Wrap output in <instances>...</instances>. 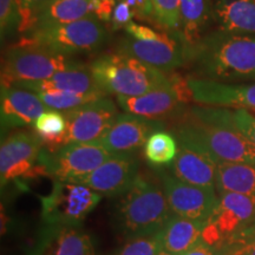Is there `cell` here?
<instances>
[{
	"instance_id": "1",
	"label": "cell",
	"mask_w": 255,
	"mask_h": 255,
	"mask_svg": "<svg viewBox=\"0 0 255 255\" xmlns=\"http://www.w3.org/2000/svg\"><path fill=\"white\" fill-rule=\"evenodd\" d=\"M194 77L232 83L255 81V34L219 30L201 38L189 52Z\"/></svg>"
},
{
	"instance_id": "2",
	"label": "cell",
	"mask_w": 255,
	"mask_h": 255,
	"mask_svg": "<svg viewBox=\"0 0 255 255\" xmlns=\"http://www.w3.org/2000/svg\"><path fill=\"white\" fill-rule=\"evenodd\" d=\"M173 216L164 190L139 175L114 209L115 226L126 240L157 234Z\"/></svg>"
},
{
	"instance_id": "3",
	"label": "cell",
	"mask_w": 255,
	"mask_h": 255,
	"mask_svg": "<svg viewBox=\"0 0 255 255\" xmlns=\"http://www.w3.org/2000/svg\"><path fill=\"white\" fill-rule=\"evenodd\" d=\"M89 70L100 89L117 96L135 97L171 85L167 72L120 52L98 57Z\"/></svg>"
},
{
	"instance_id": "4",
	"label": "cell",
	"mask_w": 255,
	"mask_h": 255,
	"mask_svg": "<svg viewBox=\"0 0 255 255\" xmlns=\"http://www.w3.org/2000/svg\"><path fill=\"white\" fill-rule=\"evenodd\" d=\"M180 145L209 156L216 163H255V144L240 132L191 117L175 128Z\"/></svg>"
},
{
	"instance_id": "5",
	"label": "cell",
	"mask_w": 255,
	"mask_h": 255,
	"mask_svg": "<svg viewBox=\"0 0 255 255\" xmlns=\"http://www.w3.org/2000/svg\"><path fill=\"white\" fill-rule=\"evenodd\" d=\"M107 39L108 32L103 21L91 15L71 23L37 26L20 40L70 57L95 52Z\"/></svg>"
},
{
	"instance_id": "6",
	"label": "cell",
	"mask_w": 255,
	"mask_h": 255,
	"mask_svg": "<svg viewBox=\"0 0 255 255\" xmlns=\"http://www.w3.org/2000/svg\"><path fill=\"white\" fill-rule=\"evenodd\" d=\"M84 68L77 59L19 40L6 51L1 85L8 87L21 81H43L58 72Z\"/></svg>"
},
{
	"instance_id": "7",
	"label": "cell",
	"mask_w": 255,
	"mask_h": 255,
	"mask_svg": "<svg viewBox=\"0 0 255 255\" xmlns=\"http://www.w3.org/2000/svg\"><path fill=\"white\" fill-rule=\"evenodd\" d=\"M101 199L87 186L56 180L50 194L40 197L41 218L46 225L81 226Z\"/></svg>"
},
{
	"instance_id": "8",
	"label": "cell",
	"mask_w": 255,
	"mask_h": 255,
	"mask_svg": "<svg viewBox=\"0 0 255 255\" xmlns=\"http://www.w3.org/2000/svg\"><path fill=\"white\" fill-rule=\"evenodd\" d=\"M113 156L98 142L70 143L55 151L43 149L38 162L55 180L78 183Z\"/></svg>"
},
{
	"instance_id": "9",
	"label": "cell",
	"mask_w": 255,
	"mask_h": 255,
	"mask_svg": "<svg viewBox=\"0 0 255 255\" xmlns=\"http://www.w3.org/2000/svg\"><path fill=\"white\" fill-rule=\"evenodd\" d=\"M255 220V197L237 193H221L219 205L206 222L202 241L221 246L229 239L250 227Z\"/></svg>"
},
{
	"instance_id": "10",
	"label": "cell",
	"mask_w": 255,
	"mask_h": 255,
	"mask_svg": "<svg viewBox=\"0 0 255 255\" xmlns=\"http://www.w3.org/2000/svg\"><path fill=\"white\" fill-rule=\"evenodd\" d=\"M64 114L66 117L64 145L70 143L98 142L120 115L116 104L108 97L90 102Z\"/></svg>"
},
{
	"instance_id": "11",
	"label": "cell",
	"mask_w": 255,
	"mask_h": 255,
	"mask_svg": "<svg viewBox=\"0 0 255 255\" xmlns=\"http://www.w3.org/2000/svg\"><path fill=\"white\" fill-rule=\"evenodd\" d=\"M116 52L135 57L164 72L173 71L189 62V49L177 31L165 32L162 39L154 41L123 38L117 44Z\"/></svg>"
},
{
	"instance_id": "12",
	"label": "cell",
	"mask_w": 255,
	"mask_h": 255,
	"mask_svg": "<svg viewBox=\"0 0 255 255\" xmlns=\"http://www.w3.org/2000/svg\"><path fill=\"white\" fill-rule=\"evenodd\" d=\"M162 187L174 215L207 222L219 205L214 188L197 187L161 171Z\"/></svg>"
},
{
	"instance_id": "13",
	"label": "cell",
	"mask_w": 255,
	"mask_h": 255,
	"mask_svg": "<svg viewBox=\"0 0 255 255\" xmlns=\"http://www.w3.org/2000/svg\"><path fill=\"white\" fill-rule=\"evenodd\" d=\"M43 145L37 133L32 132H14L2 139L0 148L1 186L17 178H27L39 161Z\"/></svg>"
},
{
	"instance_id": "14",
	"label": "cell",
	"mask_w": 255,
	"mask_h": 255,
	"mask_svg": "<svg viewBox=\"0 0 255 255\" xmlns=\"http://www.w3.org/2000/svg\"><path fill=\"white\" fill-rule=\"evenodd\" d=\"M139 163L132 154L114 155L78 183L102 196L120 197L126 194L138 177Z\"/></svg>"
},
{
	"instance_id": "15",
	"label": "cell",
	"mask_w": 255,
	"mask_h": 255,
	"mask_svg": "<svg viewBox=\"0 0 255 255\" xmlns=\"http://www.w3.org/2000/svg\"><path fill=\"white\" fill-rule=\"evenodd\" d=\"M162 121L146 119L133 114H120L107 133L98 141L114 155L132 154L152 133L163 130Z\"/></svg>"
},
{
	"instance_id": "16",
	"label": "cell",
	"mask_w": 255,
	"mask_h": 255,
	"mask_svg": "<svg viewBox=\"0 0 255 255\" xmlns=\"http://www.w3.org/2000/svg\"><path fill=\"white\" fill-rule=\"evenodd\" d=\"M187 82L196 103L255 111V83L233 84L197 77H188Z\"/></svg>"
},
{
	"instance_id": "17",
	"label": "cell",
	"mask_w": 255,
	"mask_h": 255,
	"mask_svg": "<svg viewBox=\"0 0 255 255\" xmlns=\"http://www.w3.org/2000/svg\"><path fill=\"white\" fill-rule=\"evenodd\" d=\"M28 255H96L95 241L81 226L46 225Z\"/></svg>"
},
{
	"instance_id": "18",
	"label": "cell",
	"mask_w": 255,
	"mask_h": 255,
	"mask_svg": "<svg viewBox=\"0 0 255 255\" xmlns=\"http://www.w3.org/2000/svg\"><path fill=\"white\" fill-rule=\"evenodd\" d=\"M117 103L128 114L162 121L165 117L175 116L187 102L171 79V85L168 88L156 89L135 97L117 96Z\"/></svg>"
},
{
	"instance_id": "19",
	"label": "cell",
	"mask_w": 255,
	"mask_h": 255,
	"mask_svg": "<svg viewBox=\"0 0 255 255\" xmlns=\"http://www.w3.org/2000/svg\"><path fill=\"white\" fill-rule=\"evenodd\" d=\"M49 108L41 102L36 92L18 87L1 85L0 117L1 129L9 130L34 124Z\"/></svg>"
},
{
	"instance_id": "20",
	"label": "cell",
	"mask_w": 255,
	"mask_h": 255,
	"mask_svg": "<svg viewBox=\"0 0 255 255\" xmlns=\"http://www.w3.org/2000/svg\"><path fill=\"white\" fill-rule=\"evenodd\" d=\"M218 163L202 152L180 145L176 158L170 164V174L182 182L216 189Z\"/></svg>"
},
{
	"instance_id": "21",
	"label": "cell",
	"mask_w": 255,
	"mask_h": 255,
	"mask_svg": "<svg viewBox=\"0 0 255 255\" xmlns=\"http://www.w3.org/2000/svg\"><path fill=\"white\" fill-rule=\"evenodd\" d=\"M12 87L26 89L38 92H75V94H92L103 91L96 84L90 70L78 69L62 71L43 81H21L12 83ZM9 87V85H8Z\"/></svg>"
},
{
	"instance_id": "22",
	"label": "cell",
	"mask_w": 255,
	"mask_h": 255,
	"mask_svg": "<svg viewBox=\"0 0 255 255\" xmlns=\"http://www.w3.org/2000/svg\"><path fill=\"white\" fill-rule=\"evenodd\" d=\"M214 17V7L210 0H182L178 34L188 46L193 49L203 37V31Z\"/></svg>"
},
{
	"instance_id": "23",
	"label": "cell",
	"mask_w": 255,
	"mask_h": 255,
	"mask_svg": "<svg viewBox=\"0 0 255 255\" xmlns=\"http://www.w3.org/2000/svg\"><path fill=\"white\" fill-rule=\"evenodd\" d=\"M214 18L220 30L255 34V0H218Z\"/></svg>"
},
{
	"instance_id": "24",
	"label": "cell",
	"mask_w": 255,
	"mask_h": 255,
	"mask_svg": "<svg viewBox=\"0 0 255 255\" xmlns=\"http://www.w3.org/2000/svg\"><path fill=\"white\" fill-rule=\"evenodd\" d=\"M206 222L174 215L162 231L163 250L174 255H182L202 240Z\"/></svg>"
},
{
	"instance_id": "25",
	"label": "cell",
	"mask_w": 255,
	"mask_h": 255,
	"mask_svg": "<svg viewBox=\"0 0 255 255\" xmlns=\"http://www.w3.org/2000/svg\"><path fill=\"white\" fill-rule=\"evenodd\" d=\"M216 189L255 197V163H218Z\"/></svg>"
},
{
	"instance_id": "26",
	"label": "cell",
	"mask_w": 255,
	"mask_h": 255,
	"mask_svg": "<svg viewBox=\"0 0 255 255\" xmlns=\"http://www.w3.org/2000/svg\"><path fill=\"white\" fill-rule=\"evenodd\" d=\"M91 15L95 17L94 0H53L38 18L34 27L71 23Z\"/></svg>"
},
{
	"instance_id": "27",
	"label": "cell",
	"mask_w": 255,
	"mask_h": 255,
	"mask_svg": "<svg viewBox=\"0 0 255 255\" xmlns=\"http://www.w3.org/2000/svg\"><path fill=\"white\" fill-rule=\"evenodd\" d=\"M33 129L43 144L49 148V151H55L64 145L66 133L65 114L53 109L46 110L34 122Z\"/></svg>"
},
{
	"instance_id": "28",
	"label": "cell",
	"mask_w": 255,
	"mask_h": 255,
	"mask_svg": "<svg viewBox=\"0 0 255 255\" xmlns=\"http://www.w3.org/2000/svg\"><path fill=\"white\" fill-rule=\"evenodd\" d=\"M178 141L176 136L164 130L152 133L143 146V154L146 161L154 167H163L171 164L178 152Z\"/></svg>"
},
{
	"instance_id": "29",
	"label": "cell",
	"mask_w": 255,
	"mask_h": 255,
	"mask_svg": "<svg viewBox=\"0 0 255 255\" xmlns=\"http://www.w3.org/2000/svg\"><path fill=\"white\" fill-rule=\"evenodd\" d=\"M39 98L49 109L65 111L73 110L90 102L107 97V92H92V94H75V92H38Z\"/></svg>"
},
{
	"instance_id": "30",
	"label": "cell",
	"mask_w": 255,
	"mask_h": 255,
	"mask_svg": "<svg viewBox=\"0 0 255 255\" xmlns=\"http://www.w3.org/2000/svg\"><path fill=\"white\" fill-rule=\"evenodd\" d=\"M182 0H151L152 19L162 28L178 31Z\"/></svg>"
},
{
	"instance_id": "31",
	"label": "cell",
	"mask_w": 255,
	"mask_h": 255,
	"mask_svg": "<svg viewBox=\"0 0 255 255\" xmlns=\"http://www.w3.org/2000/svg\"><path fill=\"white\" fill-rule=\"evenodd\" d=\"M163 250L162 232L154 235L132 238L111 255H157Z\"/></svg>"
},
{
	"instance_id": "32",
	"label": "cell",
	"mask_w": 255,
	"mask_h": 255,
	"mask_svg": "<svg viewBox=\"0 0 255 255\" xmlns=\"http://www.w3.org/2000/svg\"><path fill=\"white\" fill-rule=\"evenodd\" d=\"M20 11L18 0H0V33L1 40L20 28Z\"/></svg>"
},
{
	"instance_id": "33",
	"label": "cell",
	"mask_w": 255,
	"mask_h": 255,
	"mask_svg": "<svg viewBox=\"0 0 255 255\" xmlns=\"http://www.w3.org/2000/svg\"><path fill=\"white\" fill-rule=\"evenodd\" d=\"M53 0H18L20 11V28L19 31L30 32L36 26L38 18L49 7Z\"/></svg>"
},
{
	"instance_id": "34",
	"label": "cell",
	"mask_w": 255,
	"mask_h": 255,
	"mask_svg": "<svg viewBox=\"0 0 255 255\" xmlns=\"http://www.w3.org/2000/svg\"><path fill=\"white\" fill-rule=\"evenodd\" d=\"M226 242L225 251L218 255H255V226L246 228Z\"/></svg>"
},
{
	"instance_id": "35",
	"label": "cell",
	"mask_w": 255,
	"mask_h": 255,
	"mask_svg": "<svg viewBox=\"0 0 255 255\" xmlns=\"http://www.w3.org/2000/svg\"><path fill=\"white\" fill-rule=\"evenodd\" d=\"M231 129L240 132L255 144V116L246 109L232 110Z\"/></svg>"
},
{
	"instance_id": "36",
	"label": "cell",
	"mask_w": 255,
	"mask_h": 255,
	"mask_svg": "<svg viewBox=\"0 0 255 255\" xmlns=\"http://www.w3.org/2000/svg\"><path fill=\"white\" fill-rule=\"evenodd\" d=\"M133 17H135V12H133L131 6L128 4L126 0H120L115 6L113 17H111V28L114 31L126 28L131 23Z\"/></svg>"
},
{
	"instance_id": "37",
	"label": "cell",
	"mask_w": 255,
	"mask_h": 255,
	"mask_svg": "<svg viewBox=\"0 0 255 255\" xmlns=\"http://www.w3.org/2000/svg\"><path fill=\"white\" fill-rule=\"evenodd\" d=\"M128 33V36L133 38L136 40L142 41H154L159 40L165 36V32H158L152 28L144 26V25H139L131 21L128 26L124 28Z\"/></svg>"
},
{
	"instance_id": "38",
	"label": "cell",
	"mask_w": 255,
	"mask_h": 255,
	"mask_svg": "<svg viewBox=\"0 0 255 255\" xmlns=\"http://www.w3.org/2000/svg\"><path fill=\"white\" fill-rule=\"evenodd\" d=\"M115 6L116 0H94L95 17L101 21H110Z\"/></svg>"
},
{
	"instance_id": "39",
	"label": "cell",
	"mask_w": 255,
	"mask_h": 255,
	"mask_svg": "<svg viewBox=\"0 0 255 255\" xmlns=\"http://www.w3.org/2000/svg\"><path fill=\"white\" fill-rule=\"evenodd\" d=\"M126 1L131 6L135 15L144 19H152L151 0H126Z\"/></svg>"
},
{
	"instance_id": "40",
	"label": "cell",
	"mask_w": 255,
	"mask_h": 255,
	"mask_svg": "<svg viewBox=\"0 0 255 255\" xmlns=\"http://www.w3.org/2000/svg\"><path fill=\"white\" fill-rule=\"evenodd\" d=\"M182 255H218L214 247L209 246L208 244H206L205 241H199L193 248H190L189 251H187L186 253Z\"/></svg>"
},
{
	"instance_id": "41",
	"label": "cell",
	"mask_w": 255,
	"mask_h": 255,
	"mask_svg": "<svg viewBox=\"0 0 255 255\" xmlns=\"http://www.w3.org/2000/svg\"><path fill=\"white\" fill-rule=\"evenodd\" d=\"M157 255H174V254H171V253H169V252H167V251L162 250Z\"/></svg>"
},
{
	"instance_id": "42",
	"label": "cell",
	"mask_w": 255,
	"mask_h": 255,
	"mask_svg": "<svg viewBox=\"0 0 255 255\" xmlns=\"http://www.w3.org/2000/svg\"><path fill=\"white\" fill-rule=\"evenodd\" d=\"M253 225H254V226H255V220H254V223H253Z\"/></svg>"
}]
</instances>
